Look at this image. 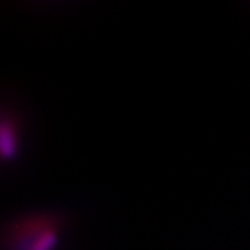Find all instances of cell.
<instances>
[{"instance_id": "obj_1", "label": "cell", "mask_w": 250, "mask_h": 250, "mask_svg": "<svg viewBox=\"0 0 250 250\" xmlns=\"http://www.w3.org/2000/svg\"><path fill=\"white\" fill-rule=\"evenodd\" d=\"M65 229L66 218L62 213H22L4 224L1 250H58Z\"/></svg>"}, {"instance_id": "obj_2", "label": "cell", "mask_w": 250, "mask_h": 250, "mask_svg": "<svg viewBox=\"0 0 250 250\" xmlns=\"http://www.w3.org/2000/svg\"><path fill=\"white\" fill-rule=\"evenodd\" d=\"M22 146V128L18 116L13 111L1 114L0 123V153L3 162H12L20 155Z\"/></svg>"}]
</instances>
